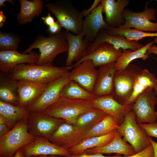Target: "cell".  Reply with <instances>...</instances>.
<instances>
[{"label":"cell","instance_id":"obj_47","mask_svg":"<svg viewBox=\"0 0 157 157\" xmlns=\"http://www.w3.org/2000/svg\"><path fill=\"white\" fill-rule=\"evenodd\" d=\"M66 156L56 155H37L31 157H65Z\"/></svg>","mask_w":157,"mask_h":157},{"label":"cell","instance_id":"obj_36","mask_svg":"<svg viewBox=\"0 0 157 157\" xmlns=\"http://www.w3.org/2000/svg\"><path fill=\"white\" fill-rule=\"evenodd\" d=\"M145 130L147 135L157 138V122L139 124Z\"/></svg>","mask_w":157,"mask_h":157},{"label":"cell","instance_id":"obj_19","mask_svg":"<svg viewBox=\"0 0 157 157\" xmlns=\"http://www.w3.org/2000/svg\"><path fill=\"white\" fill-rule=\"evenodd\" d=\"M65 32L68 46L65 64L69 67L74 62H77L88 55L87 49L90 42L85 38L83 39L84 35L82 32L77 35L67 31Z\"/></svg>","mask_w":157,"mask_h":157},{"label":"cell","instance_id":"obj_26","mask_svg":"<svg viewBox=\"0 0 157 157\" xmlns=\"http://www.w3.org/2000/svg\"><path fill=\"white\" fill-rule=\"evenodd\" d=\"M116 131V130L104 135L84 139L77 145L67 150L71 155H78L83 154L87 149L104 146L113 139Z\"/></svg>","mask_w":157,"mask_h":157},{"label":"cell","instance_id":"obj_24","mask_svg":"<svg viewBox=\"0 0 157 157\" xmlns=\"http://www.w3.org/2000/svg\"><path fill=\"white\" fill-rule=\"evenodd\" d=\"M122 137L117 131L115 138L109 144L102 147L87 149L84 153L88 154L97 153L102 154L115 153L123 154L125 156L135 154V151L132 146L128 144Z\"/></svg>","mask_w":157,"mask_h":157},{"label":"cell","instance_id":"obj_46","mask_svg":"<svg viewBox=\"0 0 157 157\" xmlns=\"http://www.w3.org/2000/svg\"><path fill=\"white\" fill-rule=\"evenodd\" d=\"M13 157H28L24 154L21 149H20L17 151Z\"/></svg>","mask_w":157,"mask_h":157},{"label":"cell","instance_id":"obj_6","mask_svg":"<svg viewBox=\"0 0 157 157\" xmlns=\"http://www.w3.org/2000/svg\"><path fill=\"white\" fill-rule=\"evenodd\" d=\"M116 130L123 139L132 146L136 153L151 144L149 137L144 129L137 123L135 114L132 110L126 114L123 122Z\"/></svg>","mask_w":157,"mask_h":157},{"label":"cell","instance_id":"obj_28","mask_svg":"<svg viewBox=\"0 0 157 157\" xmlns=\"http://www.w3.org/2000/svg\"><path fill=\"white\" fill-rule=\"evenodd\" d=\"M18 81L10 78L8 74L0 73V100L18 105Z\"/></svg>","mask_w":157,"mask_h":157},{"label":"cell","instance_id":"obj_14","mask_svg":"<svg viewBox=\"0 0 157 157\" xmlns=\"http://www.w3.org/2000/svg\"><path fill=\"white\" fill-rule=\"evenodd\" d=\"M90 101L94 107L114 117L119 125L123 122L126 114L132 109L133 104H121L112 95L97 97Z\"/></svg>","mask_w":157,"mask_h":157},{"label":"cell","instance_id":"obj_51","mask_svg":"<svg viewBox=\"0 0 157 157\" xmlns=\"http://www.w3.org/2000/svg\"><path fill=\"white\" fill-rule=\"evenodd\" d=\"M156 115H157V109L156 111Z\"/></svg>","mask_w":157,"mask_h":157},{"label":"cell","instance_id":"obj_49","mask_svg":"<svg viewBox=\"0 0 157 157\" xmlns=\"http://www.w3.org/2000/svg\"><path fill=\"white\" fill-rule=\"evenodd\" d=\"M5 0H0V8L2 7H6V6L4 4Z\"/></svg>","mask_w":157,"mask_h":157},{"label":"cell","instance_id":"obj_32","mask_svg":"<svg viewBox=\"0 0 157 157\" xmlns=\"http://www.w3.org/2000/svg\"><path fill=\"white\" fill-rule=\"evenodd\" d=\"M60 97L90 101L97 97L93 92L87 90L75 81L70 80L63 88Z\"/></svg>","mask_w":157,"mask_h":157},{"label":"cell","instance_id":"obj_3","mask_svg":"<svg viewBox=\"0 0 157 157\" xmlns=\"http://www.w3.org/2000/svg\"><path fill=\"white\" fill-rule=\"evenodd\" d=\"M94 107L90 101L60 97L43 113L51 117L74 125L78 116Z\"/></svg>","mask_w":157,"mask_h":157},{"label":"cell","instance_id":"obj_11","mask_svg":"<svg viewBox=\"0 0 157 157\" xmlns=\"http://www.w3.org/2000/svg\"><path fill=\"white\" fill-rule=\"evenodd\" d=\"M70 80L69 72L47 84L40 97L27 108L28 110L30 112H44L60 98L63 88Z\"/></svg>","mask_w":157,"mask_h":157},{"label":"cell","instance_id":"obj_20","mask_svg":"<svg viewBox=\"0 0 157 157\" xmlns=\"http://www.w3.org/2000/svg\"><path fill=\"white\" fill-rule=\"evenodd\" d=\"M116 71L115 62L100 67L93 92L96 96L112 95L114 77Z\"/></svg>","mask_w":157,"mask_h":157},{"label":"cell","instance_id":"obj_25","mask_svg":"<svg viewBox=\"0 0 157 157\" xmlns=\"http://www.w3.org/2000/svg\"><path fill=\"white\" fill-rule=\"evenodd\" d=\"M157 86V79L155 74L147 69H142L135 79L132 92L126 104H133L146 89L149 87L154 89Z\"/></svg>","mask_w":157,"mask_h":157},{"label":"cell","instance_id":"obj_18","mask_svg":"<svg viewBox=\"0 0 157 157\" xmlns=\"http://www.w3.org/2000/svg\"><path fill=\"white\" fill-rule=\"evenodd\" d=\"M122 49H115L113 46L106 43L100 44L92 53L87 55L75 64L69 67H66L69 70L74 68L83 62L87 60H92L96 67H100L105 65L115 62L121 56Z\"/></svg>","mask_w":157,"mask_h":157},{"label":"cell","instance_id":"obj_44","mask_svg":"<svg viewBox=\"0 0 157 157\" xmlns=\"http://www.w3.org/2000/svg\"><path fill=\"white\" fill-rule=\"evenodd\" d=\"M149 139L154 150V155L153 157H157V142L154 141L150 137H149Z\"/></svg>","mask_w":157,"mask_h":157},{"label":"cell","instance_id":"obj_41","mask_svg":"<svg viewBox=\"0 0 157 157\" xmlns=\"http://www.w3.org/2000/svg\"><path fill=\"white\" fill-rule=\"evenodd\" d=\"M42 19L44 21V23L48 26L52 25L55 22L54 18L50 13H48L46 16L42 17Z\"/></svg>","mask_w":157,"mask_h":157},{"label":"cell","instance_id":"obj_29","mask_svg":"<svg viewBox=\"0 0 157 157\" xmlns=\"http://www.w3.org/2000/svg\"><path fill=\"white\" fill-rule=\"evenodd\" d=\"M21 8L17 14V22L19 25L31 22L36 16L41 13L43 2L40 0H19Z\"/></svg>","mask_w":157,"mask_h":157},{"label":"cell","instance_id":"obj_39","mask_svg":"<svg viewBox=\"0 0 157 157\" xmlns=\"http://www.w3.org/2000/svg\"><path fill=\"white\" fill-rule=\"evenodd\" d=\"M65 157H122L120 154H117L112 156H106L104 155L103 154L97 153L93 154H88L83 153L78 155H72L66 156Z\"/></svg>","mask_w":157,"mask_h":157},{"label":"cell","instance_id":"obj_7","mask_svg":"<svg viewBox=\"0 0 157 157\" xmlns=\"http://www.w3.org/2000/svg\"><path fill=\"white\" fill-rule=\"evenodd\" d=\"M142 69L136 65L130 64L122 70L116 71L112 95L119 103L126 104L132 92L135 79Z\"/></svg>","mask_w":157,"mask_h":157},{"label":"cell","instance_id":"obj_15","mask_svg":"<svg viewBox=\"0 0 157 157\" xmlns=\"http://www.w3.org/2000/svg\"><path fill=\"white\" fill-rule=\"evenodd\" d=\"M40 54L33 51L27 54L20 53L16 51H0V71L1 72L9 74L17 65L27 63L36 64Z\"/></svg>","mask_w":157,"mask_h":157},{"label":"cell","instance_id":"obj_1","mask_svg":"<svg viewBox=\"0 0 157 157\" xmlns=\"http://www.w3.org/2000/svg\"><path fill=\"white\" fill-rule=\"evenodd\" d=\"M69 72L65 67L23 63L17 66L11 73L8 74L10 78L17 81L47 85Z\"/></svg>","mask_w":157,"mask_h":157},{"label":"cell","instance_id":"obj_17","mask_svg":"<svg viewBox=\"0 0 157 157\" xmlns=\"http://www.w3.org/2000/svg\"><path fill=\"white\" fill-rule=\"evenodd\" d=\"M96 67L92 60L84 61L69 72L70 79L87 90L93 92L98 74Z\"/></svg>","mask_w":157,"mask_h":157},{"label":"cell","instance_id":"obj_12","mask_svg":"<svg viewBox=\"0 0 157 157\" xmlns=\"http://www.w3.org/2000/svg\"><path fill=\"white\" fill-rule=\"evenodd\" d=\"M85 134L74 125L65 122L61 124L48 139L68 149L80 142L84 139Z\"/></svg>","mask_w":157,"mask_h":157},{"label":"cell","instance_id":"obj_45","mask_svg":"<svg viewBox=\"0 0 157 157\" xmlns=\"http://www.w3.org/2000/svg\"><path fill=\"white\" fill-rule=\"evenodd\" d=\"M6 17L4 15L3 11L1 10L0 11V28H1L3 25V24L6 22Z\"/></svg>","mask_w":157,"mask_h":157},{"label":"cell","instance_id":"obj_8","mask_svg":"<svg viewBox=\"0 0 157 157\" xmlns=\"http://www.w3.org/2000/svg\"><path fill=\"white\" fill-rule=\"evenodd\" d=\"M149 3L146 4L144 10L141 12L124 10L122 15L125 22L118 28L122 29L133 28L143 31L157 32V22L151 21L156 19V10L152 8H148Z\"/></svg>","mask_w":157,"mask_h":157},{"label":"cell","instance_id":"obj_31","mask_svg":"<svg viewBox=\"0 0 157 157\" xmlns=\"http://www.w3.org/2000/svg\"><path fill=\"white\" fill-rule=\"evenodd\" d=\"M155 43L154 41L149 42L140 49L132 51L130 49L122 50L121 56L115 62L116 71H120L124 69L134 60L141 58L145 60L149 57L147 51Z\"/></svg>","mask_w":157,"mask_h":157},{"label":"cell","instance_id":"obj_22","mask_svg":"<svg viewBox=\"0 0 157 157\" xmlns=\"http://www.w3.org/2000/svg\"><path fill=\"white\" fill-rule=\"evenodd\" d=\"M101 3L97 8L83 20L81 32L90 42L94 40L99 31L108 27L102 15Z\"/></svg>","mask_w":157,"mask_h":157},{"label":"cell","instance_id":"obj_10","mask_svg":"<svg viewBox=\"0 0 157 157\" xmlns=\"http://www.w3.org/2000/svg\"><path fill=\"white\" fill-rule=\"evenodd\" d=\"M156 96L153 88H149L138 96L133 104L132 110L138 124L151 123L157 120L155 110L157 104Z\"/></svg>","mask_w":157,"mask_h":157},{"label":"cell","instance_id":"obj_27","mask_svg":"<svg viewBox=\"0 0 157 157\" xmlns=\"http://www.w3.org/2000/svg\"><path fill=\"white\" fill-rule=\"evenodd\" d=\"M29 113L27 108L0 100V115L5 119L11 129L19 122L26 119Z\"/></svg>","mask_w":157,"mask_h":157},{"label":"cell","instance_id":"obj_40","mask_svg":"<svg viewBox=\"0 0 157 157\" xmlns=\"http://www.w3.org/2000/svg\"><path fill=\"white\" fill-rule=\"evenodd\" d=\"M101 0H95L94 1L91 6L88 9L81 12V15L83 17H86L93 11L101 3Z\"/></svg>","mask_w":157,"mask_h":157},{"label":"cell","instance_id":"obj_35","mask_svg":"<svg viewBox=\"0 0 157 157\" xmlns=\"http://www.w3.org/2000/svg\"><path fill=\"white\" fill-rule=\"evenodd\" d=\"M22 38L14 34L0 32V49L1 50L16 51Z\"/></svg>","mask_w":157,"mask_h":157},{"label":"cell","instance_id":"obj_33","mask_svg":"<svg viewBox=\"0 0 157 157\" xmlns=\"http://www.w3.org/2000/svg\"><path fill=\"white\" fill-rule=\"evenodd\" d=\"M119 126L115 118L107 114L101 121L86 133L84 139L106 135L117 130Z\"/></svg>","mask_w":157,"mask_h":157},{"label":"cell","instance_id":"obj_42","mask_svg":"<svg viewBox=\"0 0 157 157\" xmlns=\"http://www.w3.org/2000/svg\"><path fill=\"white\" fill-rule=\"evenodd\" d=\"M11 129L6 124H0V137L6 134Z\"/></svg>","mask_w":157,"mask_h":157},{"label":"cell","instance_id":"obj_9","mask_svg":"<svg viewBox=\"0 0 157 157\" xmlns=\"http://www.w3.org/2000/svg\"><path fill=\"white\" fill-rule=\"evenodd\" d=\"M29 132L36 137L48 139L59 126L65 121L42 112H30L26 118Z\"/></svg>","mask_w":157,"mask_h":157},{"label":"cell","instance_id":"obj_4","mask_svg":"<svg viewBox=\"0 0 157 157\" xmlns=\"http://www.w3.org/2000/svg\"><path fill=\"white\" fill-rule=\"evenodd\" d=\"M37 138L29 132L26 119L22 120L0 137V157H13L18 150Z\"/></svg>","mask_w":157,"mask_h":157},{"label":"cell","instance_id":"obj_30","mask_svg":"<svg viewBox=\"0 0 157 157\" xmlns=\"http://www.w3.org/2000/svg\"><path fill=\"white\" fill-rule=\"evenodd\" d=\"M107 115L101 109L93 107L80 115L74 125L86 134Z\"/></svg>","mask_w":157,"mask_h":157},{"label":"cell","instance_id":"obj_43","mask_svg":"<svg viewBox=\"0 0 157 157\" xmlns=\"http://www.w3.org/2000/svg\"><path fill=\"white\" fill-rule=\"evenodd\" d=\"M154 41L157 44V37L154 38ZM147 52L148 54L154 53L157 54V46L155 45H151L147 50Z\"/></svg>","mask_w":157,"mask_h":157},{"label":"cell","instance_id":"obj_5","mask_svg":"<svg viewBox=\"0 0 157 157\" xmlns=\"http://www.w3.org/2000/svg\"><path fill=\"white\" fill-rule=\"evenodd\" d=\"M45 6L52 12L57 21L66 31L76 35L81 32L83 17L80 12L67 1H61L48 3Z\"/></svg>","mask_w":157,"mask_h":157},{"label":"cell","instance_id":"obj_38","mask_svg":"<svg viewBox=\"0 0 157 157\" xmlns=\"http://www.w3.org/2000/svg\"><path fill=\"white\" fill-rule=\"evenodd\" d=\"M63 28L62 26L57 21L52 25L48 26L47 31L51 35H55L61 32Z\"/></svg>","mask_w":157,"mask_h":157},{"label":"cell","instance_id":"obj_50","mask_svg":"<svg viewBox=\"0 0 157 157\" xmlns=\"http://www.w3.org/2000/svg\"><path fill=\"white\" fill-rule=\"evenodd\" d=\"M154 91L156 96H157V86L154 89Z\"/></svg>","mask_w":157,"mask_h":157},{"label":"cell","instance_id":"obj_16","mask_svg":"<svg viewBox=\"0 0 157 157\" xmlns=\"http://www.w3.org/2000/svg\"><path fill=\"white\" fill-rule=\"evenodd\" d=\"M21 149L24 154L28 157L37 155L67 156L71 155L67 149L53 143L43 137H38L35 140Z\"/></svg>","mask_w":157,"mask_h":157},{"label":"cell","instance_id":"obj_48","mask_svg":"<svg viewBox=\"0 0 157 157\" xmlns=\"http://www.w3.org/2000/svg\"><path fill=\"white\" fill-rule=\"evenodd\" d=\"M7 124L6 120L3 116L0 115V124Z\"/></svg>","mask_w":157,"mask_h":157},{"label":"cell","instance_id":"obj_34","mask_svg":"<svg viewBox=\"0 0 157 157\" xmlns=\"http://www.w3.org/2000/svg\"><path fill=\"white\" fill-rule=\"evenodd\" d=\"M105 30L107 33L110 34L122 35L129 41H138L142 38L148 37H157V32H147L135 29H122L108 27Z\"/></svg>","mask_w":157,"mask_h":157},{"label":"cell","instance_id":"obj_37","mask_svg":"<svg viewBox=\"0 0 157 157\" xmlns=\"http://www.w3.org/2000/svg\"><path fill=\"white\" fill-rule=\"evenodd\" d=\"M154 152L153 147L151 144L143 150L127 156L122 157H153Z\"/></svg>","mask_w":157,"mask_h":157},{"label":"cell","instance_id":"obj_13","mask_svg":"<svg viewBox=\"0 0 157 157\" xmlns=\"http://www.w3.org/2000/svg\"><path fill=\"white\" fill-rule=\"evenodd\" d=\"M103 43L112 45L117 50L121 49L135 51L144 46L138 41H129L122 35L110 34L107 33L104 29H102L98 32L94 42L88 47V55L92 53L100 44Z\"/></svg>","mask_w":157,"mask_h":157},{"label":"cell","instance_id":"obj_21","mask_svg":"<svg viewBox=\"0 0 157 157\" xmlns=\"http://www.w3.org/2000/svg\"><path fill=\"white\" fill-rule=\"evenodd\" d=\"M130 1L129 0H101L103 12L106 15V22L109 27L117 28L124 24L122 13Z\"/></svg>","mask_w":157,"mask_h":157},{"label":"cell","instance_id":"obj_23","mask_svg":"<svg viewBox=\"0 0 157 157\" xmlns=\"http://www.w3.org/2000/svg\"><path fill=\"white\" fill-rule=\"evenodd\" d=\"M47 85L25 81H18V105L27 108L40 97Z\"/></svg>","mask_w":157,"mask_h":157},{"label":"cell","instance_id":"obj_2","mask_svg":"<svg viewBox=\"0 0 157 157\" xmlns=\"http://www.w3.org/2000/svg\"><path fill=\"white\" fill-rule=\"evenodd\" d=\"M35 48L38 49L40 52L37 65H52L53 60L58 54L67 53L68 46L65 31H62L57 34L48 37L38 35L34 42L22 53H30Z\"/></svg>","mask_w":157,"mask_h":157}]
</instances>
